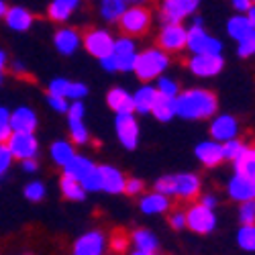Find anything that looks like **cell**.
Instances as JSON below:
<instances>
[{
	"mask_svg": "<svg viewBox=\"0 0 255 255\" xmlns=\"http://www.w3.org/2000/svg\"><path fill=\"white\" fill-rule=\"evenodd\" d=\"M217 96L204 88H190L186 92H180V96L176 98V117L186 121L210 119L217 113Z\"/></svg>",
	"mask_w": 255,
	"mask_h": 255,
	"instance_id": "1",
	"label": "cell"
},
{
	"mask_svg": "<svg viewBox=\"0 0 255 255\" xmlns=\"http://www.w3.org/2000/svg\"><path fill=\"white\" fill-rule=\"evenodd\" d=\"M153 192L163 194L167 198H182L192 200L200 194V178L196 174L182 172V174H169L155 182Z\"/></svg>",
	"mask_w": 255,
	"mask_h": 255,
	"instance_id": "2",
	"label": "cell"
},
{
	"mask_svg": "<svg viewBox=\"0 0 255 255\" xmlns=\"http://www.w3.org/2000/svg\"><path fill=\"white\" fill-rule=\"evenodd\" d=\"M167 66H169V55L165 51H161L159 47H151V49H145L137 55L133 74L143 84H149L151 80H159L163 76V72L167 70Z\"/></svg>",
	"mask_w": 255,
	"mask_h": 255,
	"instance_id": "3",
	"label": "cell"
},
{
	"mask_svg": "<svg viewBox=\"0 0 255 255\" xmlns=\"http://www.w3.org/2000/svg\"><path fill=\"white\" fill-rule=\"evenodd\" d=\"M151 25V10L143 4H129L125 14L119 20V27L125 37H139L149 31Z\"/></svg>",
	"mask_w": 255,
	"mask_h": 255,
	"instance_id": "4",
	"label": "cell"
},
{
	"mask_svg": "<svg viewBox=\"0 0 255 255\" xmlns=\"http://www.w3.org/2000/svg\"><path fill=\"white\" fill-rule=\"evenodd\" d=\"M186 49L192 51V55H221L223 43L217 37H210L202 25H192L188 29Z\"/></svg>",
	"mask_w": 255,
	"mask_h": 255,
	"instance_id": "5",
	"label": "cell"
},
{
	"mask_svg": "<svg viewBox=\"0 0 255 255\" xmlns=\"http://www.w3.org/2000/svg\"><path fill=\"white\" fill-rule=\"evenodd\" d=\"M82 45L92 57H96L98 61L113 55V47H115V37L104 31V29H90L88 33L82 35Z\"/></svg>",
	"mask_w": 255,
	"mask_h": 255,
	"instance_id": "6",
	"label": "cell"
},
{
	"mask_svg": "<svg viewBox=\"0 0 255 255\" xmlns=\"http://www.w3.org/2000/svg\"><path fill=\"white\" fill-rule=\"evenodd\" d=\"M6 147L12 159H18V161L37 159L39 155V141L35 133H12L10 139L6 141Z\"/></svg>",
	"mask_w": 255,
	"mask_h": 255,
	"instance_id": "7",
	"label": "cell"
},
{
	"mask_svg": "<svg viewBox=\"0 0 255 255\" xmlns=\"http://www.w3.org/2000/svg\"><path fill=\"white\" fill-rule=\"evenodd\" d=\"M186 227L190 231L198 233V235H206V233L215 231V227H217L215 210L202 206L200 202L192 204V206L186 210Z\"/></svg>",
	"mask_w": 255,
	"mask_h": 255,
	"instance_id": "8",
	"label": "cell"
},
{
	"mask_svg": "<svg viewBox=\"0 0 255 255\" xmlns=\"http://www.w3.org/2000/svg\"><path fill=\"white\" fill-rule=\"evenodd\" d=\"M198 8L196 0H165L161 4L159 20L161 25H182V20L188 18Z\"/></svg>",
	"mask_w": 255,
	"mask_h": 255,
	"instance_id": "9",
	"label": "cell"
},
{
	"mask_svg": "<svg viewBox=\"0 0 255 255\" xmlns=\"http://www.w3.org/2000/svg\"><path fill=\"white\" fill-rule=\"evenodd\" d=\"M188 43V29L184 25H161V31L157 35V45L161 51L176 53L186 49Z\"/></svg>",
	"mask_w": 255,
	"mask_h": 255,
	"instance_id": "10",
	"label": "cell"
},
{
	"mask_svg": "<svg viewBox=\"0 0 255 255\" xmlns=\"http://www.w3.org/2000/svg\"><path fill=\"white\" fill-rule=\"evenodd\" d=\"M115 133L125 149H137L139 145V121L135 115H119L115 117Z\"/></svg>",
	"mask_w": 255,
	"mask_h": 255,
	"instance_id": "11",
	"label": "cell"
},
{
	"mask_svg": "<svg viewBox=\"0 0 255 255\" xmlns=\"http://www.w3.org/2000/svg\"><path fill=\"white\" fill-rule=\"evenodd\" d=\"M113 55L117 59V66H119V72H125V74H131L135 70V61H137V43L135 39L131 37H117L115 39V47H113Z\"/></svg>",
	"mask_w": 255,
	"mask_h": 255,
	"instance_id": "12",
	"label": "cell"
},
{
	"mask_svg": "<svg viewBox=\"0 0 255 255\" xmlns=\"http://www.w3.org/2000/svg\"><path fill=\"white\" fill-rule=\"evenodd\" d=\"M106 235L102 231H88L80 235L72 247V255H104L106 253Z\"/></svg>",
	"mask_w": 255,
	"mask_h": 255,
	"instance_id": "13",
	"label": "cell"
},
{
	"mask_svg": "<svg viewBox=\"0 0 255 255\" xmlns=\"http://www.w3.org/2000/svg\"><path fill=\"white\" fill-rule=\"evenodd\" d=\"M188 68L198 78H215L223 72L225 59L223 55H192L188 61Z\"/></svg>",
	"mask_w": 255,
	"mask_h": 255,
	"instance_id": "14",
	"label": "cell"
},
{
	"mask_svg": "<svg viewBox=\"0 0 255 255\" xmlns=\"http://www.w3.org/2000/svg\"><path fill=\"white\" fill-rule=\"evenodd\" d=\"M80 45H82V35L74 27H61L53 35V47L59 55L70 57L80 49Z\"/></svg>",
	"mask_w": 255,
	"mask_h": 255,
	"instance_id": "15",
	"label": "cell"
},
{
	"mask_svg": "<svg viewBox=\"0 0 255 255\" xmlns=\"http://www.w3.org/2000/svg\"><path fill=\"white\" fill-rule=\"evenodd\" d=\"M237 133H239V123H237L235 117H231V115H219L210 125L212 141H217L221 145L237 139Z\"/></svg>",
	"mask_w": 255,
	"mask_h": 255,
	"instance_id": "16",
	"label": "cell"
},
{
	"mask_svg": "<svg viewBox=\"0 0 255 255\" xmlns=\"http://www.w3.org/2000/svg\"><path fill=\"white\" fill-rule=\"evenodd\" d=\"M100 172V180H102V192L106 194H125V184H127V176L115 165H98Z\"/></svg>",
	"mask_w": 255,
	"mask_h": 255,
	"instance_id": "17",
	"label": "cell"
},
{
	"mask_svg": "<svg viewBox=\"0 0 255 255\" xmlns=\"http://www.w3.org/2000/svg\"><path fill=\"white\" fill-rule=\"evenodd\" d=\"M106 104H109V109L115 113V117H119V115H135L133 94L127 88H121V86L111 88L109 92H106Z\"/></svg>",
	"mask_w": 255,
	"mask_h": 255,
	"instance_id": "18",
	"label": "cell"
},
{
	"mask_svg": "<svg viewBox=\"0 0 255 255\" xmlns=\"http://www.w3.org/2000/svg\"><path fill=\"white\" fill-rule=\"evenodd\" d=\"M37 125H39V119L31 106H18V109L10 111L12 133H35Z\"/></svg>",
	"mask_w": 255,
	"mask_h": 255,
	"instance_id": "19",
	"label": "cell"
},
{
	"mask_svg": "<svg viewBox=\"0 0 255 255\" xmlns=\"http://www.w3.org/2000/svg\"><path fill=\"white\" fill-rule=\"evenodd\" d=\"M4 23L14 33H27L33 27V23H35V14L29 8H25V6L14 4V6H8L6 16H4Z\"/></svg>",
	"mask_w": 255,
	"mask_h": 255,
	"instance_id": "20",
	"label": "cell"
},
{
	"mask_svg": "<svg viewBox=\"0 0 255 255\" xmlns=\"http://www.w3.org/2000/svg\"><path fill=\"white\" fill-rule=\"evenodd\" d=\"M227 192H229V198L245 204L249 200H255V182L249 180V178H243V176H237L235 174V176L229 180Z\"/></svg>",
	"mask_w": 255,
	"mask_h": 255,
	"instance_id": "21",
	"label": "cell"
},
{
	"mask_svg": "<svg viewBox=\"0 0 255 255\" xmlns=\"http://www.w3.org/2000/svg\"><path fill=\"white\" fill-rule=\"evenodd\" d=\"M194 155L198 157V161L206 167H217L219 163L225 161V155H223V145L217 143V141H200L194 149Z\"/></svg>",
	"mask_w": 255,
	"mask_h": 255,
	"instance_id": "22",
	"label": "cell"
},
{
	"mask_svg": "<svg viewBox=\"0 0 255 255\" xmlns=\"http://www.w3.org/2000/svg\"><path fill=\"white\" fill-rule=\"evenodd\" d=\"M157 90L153 84H143L133 92V106H135V115H151V109L157 100Z\"/></svg>",
	"mask_w": 255,
	"mask_h": 255,
	"instance_id": "23",
	"label": "cell"
},
{
	"mask_svg": "<svg viewBox=\"0 0 255 255\" xmlns=\"http://www.w3.org/2000/svg\"><path fill=\"white\" fill-rule=\"evenodd\" d=\"M94 167H96V163H94L90 157L76 153V157H74L66 167H63L61 172H63V176H68V178H72V180H76V182H82L90 172H94Z\"/></svg>",
	"mask_w": 255,
	"mask_h": 255,
	"instance_id": "24",
	"label": "cell"
},
{
	"mask_svg": "<svg viewBox=\"0 0 255 255\" xmlns=\"http://www.w3.org/2000/svg\"><path fill=\"white\" fill-rule=\"evenodd\" d=\"M80 8L78 0H53L47 6V16L53 23H66L74 16V12Z\"/></svg>",
	"mask_w": 255,
	"mask_h": 255,
	"instance_id": "25",
	"label": "cell"
},
{
	"mask_svg": "<svg viewBox=\"0 0 255 255\" xmlns=\"http://www.w3.org/2000/svg\"><path fill=\"white\" fill-rule=\"evenodd\" d=\"M49 157L55 165H59L61 169L66 167L74 157H76V147L72 141H66V139H57L51 143L49 147Z\"/></svg>",
	"mask_w": 255,
	"mask_h": 255,
	"instance_id": "26",
	"label": "cell"
},
{
	"mask_svg": "<svg viewBox=\"0 0 255 255\" xmlns=\"http://www.w3.org/2000/svg\"><path fill=\"white\" fill-rule=\"evenodd\" d=\"M169 206H172L169 198L163 194H157V192L143 194L139 200V208L143 215H163V212H167Z\"/></svg>",
	"mask_w": 255,
	"mask_h": 255,
	"instance_id": "27",
	"label": "cell"
},
{
	"mask_svg": "<svg viewBox=\"0 0 255 255\" xmlns=\"http://www.w3.org/2000/svg\"><path fill=\"white\" fill-rule=\"evenodd\" d=\"M131 243L135 245V251H143V253H153L157 251L159 247V241H157V235L149 229H137L133 231L131 235Z\"/></svg>",
	"mask_w": 255,
	"mask_h": 255,
	"instance_id": "28",
	"label": "cell"
},
{
	"mask_svg": "<svg viewBox=\"0 0 255 255\" xmlns=\"http://www.w3.org/2000/svg\"><path fill=\"white\" fill-rule=\"evenodd\" d=\"M127 8H129V4L123 2V0H102L98 4V12L106 23H119Z\"/></svg>",
	"mask_w": 255,
	"mask_h": 255,
	"instance_id": "29",
	"label": "cell"
},
{
	"mask_svg": "<svg viewBox=\"0 0 255 255\" xmlns=\"http://www.w3.org/2000/svg\"><path fill=\"white\" fill-rule=\"evenodd\" d=\"M59 190H61V196L66 200H72V202H82V200H86V196H88L80 182L63 176V174L59 178Z\"/></svg>",
	"mask_w": 255,
	"mask_h": 255,
	"instance_id": "30",
	"label": "cell"
},
{
	"mask_svg": "<svg viewBox=\"0 0 255 255\" xmlns=\"http://www.w3.org/2000/svg\"><path fill=\"white\" fill-rule=\"evenodd\" d=\"M151 115L159 123H169L176 117V100L174 98H165V96H157L153 109H151Z\"/></svg>",
	"mask_w": 255,
	"mask_h": 255,
	"instance_id": "31",
	"label": "cell"
},
{
	"mask_svg": "<svg viewBox=\"0 0 255 255\" xmlns=\"http://www.w3.org/2000/svg\"><path fill=\"white\" fill-rule=\"evenodd\" d=\"M227 31H229V35L237 41V43H241L243 39H247L253 31H251V27H249V20H247V16L245 14H235L233 18H229V23H227Z\"/></svg>",
	"mask_w": 255,
	"mask_h": 255,
	"instance_id": "32",
	"label": "cell"
},
{
	"mask_svg": "<svg viewBox=\"0 0 255 255\" xmlns=\"http://www.w3.org/2000/svg\"><path fill=\"white\" fill-rule=\"evenodd\" d=\"M235 174L255 182V147H247L245 153L235 161Z\"/></svg>",
	"mask_w": 255,
	"mask_h": 255,
	"instance_id": "33",
	"label": "cell"
},
{
	"mask_svg": "<svg viewBox=\"0 0 255 255\" xmlns=\"http://www.w3.org/2000/svg\"><path fill=\"white\" fill-rule=\"evenodd\" d=\"M68 129H70V141L74 143V147L90 143V131L84 125V121H68Z\"/></svg>",
	"mask_w": 255,
	"mask_h": 255,
	"instance_id": "34",
	"label": "cell"
},
{
	"mask_svg": "<svg viewBox=\"0 0 255 255\" xmlns=\"http://www.w3.org/2000/svg\"><path fill=\"white\" fill-rule=\"evenodd\" d=\"M155 90H157V94H159V96L174 98V100H176V98L180 96V84H178L174 78L163 76V78H159V80H157Z\"/></svg>",
	"mask_w": 255,
	"mask_h": 255,
	"instance_id": "35",
	"label": "cell"
},
{
	"mask_svg": "<svg viewBox=\"0 0 255 255\" xmlns=\"http://www.w3.org/2000/svg\"><path fill=\"white\" fill-rule=\"evenodd\" d=\"M23 194L29 202H41L47 194V188L41 180H31L25 188H23Z\"/></svg>",
	"mask_w": 255,
	"mask_h": 255,
	"instance_id": "36",
	"label": "cell"
},
{
	"mask_svg": "<svg viewBox=\"0 0 255 255\" xmlns=\"http://www.w3.org/2000/svg\"><path fill=\"white\" fill-rule=\"evenodd\" d=\"M106 245L113 249L115 255H121V253H127V249H129L131 237L127 235V233H123V231H115L113 235H111V239L106 241Z\"/></svg>",
	"mask_w": 255,
	"mask_h": 255,
	"instance_id": "37",
	"label": "cell"
},
{
	"mask_svg": "<svg viewBox=\"0 0 255 255\" xmlns=\"http://www.w3.org/2000/svg\"><path fill=\"white\" fill-rule=\"evenodd\" d=\"M247 149V143H243L241 139H233L229 143H223V155L225 159H231L233 163H235Z\"/></svg>",
	"mask_w": 255,
	"mask_h": 255,
	"instance_id": "38",
	"label": "cell"
},
{
	"mask_svg": "<svg viewBox=\"0 0 255 255\" xmlns=\"http://www.w3.org/2000/svg\"><path fill=\"white\" fill-rule=\"evenodd\" d=\"M237 243L245 251H255V227H241L237 233Z\"/></svg>",
	"mask_w": 255,
	"mask_h": 255,
	"instance_id": "39",
	"label": "cell"
},
{
	"mask_svg": "<svg viewBox=\"0 0 255 255\" xmlns=\"http://www.w3.org/2000/svg\"><path fill=\"white\" fill-rule=\"evenodd\" d=\"M12 129H10V111L6 106H0V145H6L10 139Z\"/></svg>",
	"mask_w": 255,
	"mask_h": 255,
	"instance_id": "40",
	"label": "cell"
},
{
	"mask_svg": "<svg viewBox=\"0 0 255 255\" xmlns=\"http://www.w3.org/2000/svg\"><path fill=\"white\" fill-rule=\"evenodd\" d=\"M68 88H70V80H66V78H53L49 82V86H47V92H49V96H55V98H66L68 96Z\"/></svg>",
	"mask_w": 255,
	"mask_h": 255,
	"instance_id": "41",
	"label": "cell"
},
{
	"mask_svg": "<svg viewBox=\"0 0 255 255\" xmlns=\"http://www.w3.org/2000/svg\"><path fill=\"white\" fill-rule=\"evenodd\" d=\"M82 188L88 192H102V180H100V172H98V165L94 167V172H90L86 178H84L82 182Z\"/></svg>",
	"mask_w": 255,
	"mask_h": 255,
	"instance_id": "42",
	"label": "cell"
},
{
	"mask_svg": "<svg viewBox=\"0 0 255 255\" xmlns=\"http://www.w3.org/2000/svg\"><path fill=\"white\" fill-rule=\"evenodd\" d=\"M239 221H241V227H255V200H249V202L241 204Z\"/></svg>",
	"mask_w": 255,
	"mask_h": 255,
	"instance_id": "43",
	"label": "cell"
},
{
	"mask_svg": "<svg viewBox=\"0 0 255 255\" xmlns=\"http://www.w3.org/2000/svg\"><path fill=\"white\" fill-rule=\"evenodd\" d=\"M88 96V86L84 82H70V88H68V100L70 102H82L84 98Z\"/></svg>",
	"mask_w": 255,
	"mask_h": 255,
	"instance_id": "44",
	"label": "cell"
},
{
	"mask_svg": "<svg viewBox=\"0 0 255 255\" xmlns=\"http://www.w3.org/2000/svg\"><path fill=\"white\" fill-rule=\"evenodd\" d=\"M145 190V182L141 178H127V184H125V194L129 196H139L143 194Z\"/></svg>",
	"mask_w": 255,
	"mask_h": 255,
	"instance_id": "45",
	"label": "cell"
},
{
	"mask_svg": "<svg viewBox=\"0 0 255 255\" xmlns=\"http://www.w3.org/2000/svg\"><path fill=\"white\" fill-rule=\"evenodd\" d=\"M237 53H239L241 57H251V55H255V33H251L247 39L241 41L239 47H237Z\"/></svg>",
	"mask_w": 255,
	"mask_h": 255,
	"instance_id": "46",
	"label": "cell"
},
{
	"mask_svg": "<svg viewBox=\"0 0 255 255\" xmlns=\"http://www.w3.org/2000/svg\"><path fill=\"white\" fill-rule=\"evenodd\" d=\"M47 104H49V109L59 113V115H68L70 111V100L66 98H55V96H47Z\"/></svg>",
	"mask_w": 255,
	"mask_h": 255,
	"instance_id": "47",
	"label": "cell"
},
{
	"mask_svg": "<svg viewBox=\"0 0 255 255\" xmlns=\"http://www.w3.org/2000/svg\"><path fill=\"white\" fill-rule=\"evenodd\" d=\"M12 165V155L6 145H0V178H2Z\"/></svg>",
	"mask_w": 255,
	"mask_h": 255,
	"instance_id": "48",
	"label": "cell"
},
{
	"mask_svg": "<svg viewBox=\"0 0 255 255\" xmlns=\"http://www.w3.org/2000/svg\"><path fill=\"white\" fill-rule=\"evenodd\" d=\"M84 117H86V106H84V102H70L68 121H84Z\"/></svg>",
	"mask_w": 255,
	"mask_h": 255,
	"instance_id": "49",
	"label": "cell"
},
{
	"mask_svg": "<svg viewBox=\"0 0 255 255\" xmlns=\"http://www.w3.org/2000/svg\"><path fill=\"white\" fill-rule=\"evenodd\" d=\"M169 227L176 231H182L186 227V212H182V210L172 212V215H169Z\"/></svg>",
	"mask_w": 255,
	"mask_h": 255,
	"instance_id": "50",
	"label": "cell"
},
{
	"mask_svg": "<svg viewBox=\"0 0 255 255\" xmlns=\"http://www.w3.org/2000/svg\"><path fill=\"white\" fill-rule=\"evenodd\" d=\"M100 68H102L104 72H109V74L119 72V66H117V59H115V55H109V57L100 59Z\"/></svg>",
	"mask_w": 255,
	"mask_h": 255,
	"instance_id": "51",
	"label": "cell"
},
{
	"mask_svg": "<svg viewBox=\"0 0 255 255\" xmlns=\"http://www.w3.org/2000/svg\"><path fill=\"white\" fill-rule=\"evenodd\" d=\"M20 167H23V172L27 174H35L39 169V161L37 159H27V161H20Z\"/></svg>",
	"mask_w": 255,
	"mask_h": 255,
	"instance_id": "52",
	"label": "cell"
},
{
	"mask_svg": "<svg viewBox=\"0 0 255 255\" xmlns=\"http://www.w3.org/2000/svg\"><path fill=\"white\" fill-rule=\"evenodd\" d=\"M251 6H253V4L249 2V0H235V2H233V8L239 10V12H249Z\"/></svg>",
	"mask_w": 255,
	"mask_h": 255,
	"instance_id": "53",
	"label": "cell"
},
{
	"mask_svg": "<svg viewBox=\"0 0 255 255\" xmlns=\"http://www.w3.org/2000/svg\"><path fill=\"white\" fill-rule=\"evenodd\" d=\"M200 204L212 210V208L217 206V198H215V196H210V194H206V196H200Z\"/></svg>",
	"mask_w": 255,
	"mask_h": 255,
	"instance_id": "54",
	"label": "cell"
},
{
	"mask_svg": "<svg viewBox=\"0 0 255 255\" xmlns=\"http://www.w3.org/2000/svg\"><path fill=\"white\" fill-rule=\"evenodd\" d=\"M10 70H12L14 74H27V68H25L23 61H12V63H10Z\"/></svg>",
	"mask_w": 255,
	"mask_h": 255,
	"instance_id": "55",
	"label": "cell"
},
{
	"mask_svg": "<svg viewBox=\"0 0 255 255\" xmlns=\"http://www.w3.org/2000/svg\"><path fill=\"white\" fill-rule=\"evenodd\" d=\"M245 16H247V20H249V27H251V31L255 33V4L249 8V12H247Z\"/></svg>",
	"mask_w": 255,
	"mask_h": 255,
	"instance_id": "56",
	"label": "cell"
},
{
	"mask_svg": "<svg viewBox=\"0 0 255 255\" xmlns=\"http://www.w3.org/2000/svg\"><path fill=\"white\" fill-rule=\"evenodd\" d=\"M6 63H8V55H6L4 49H0V76H2V72H4V68H6Z\"/></svg>",
	"mask_w": 255,
	"mask_h": 255,
	"instance_id": "57",
	"label": "cell"
},
{
	"mask_svg": "<svg viewBox=\"0 0 255 255\" xmlns=\"http://www.w3.org/2000/svg\"><path fill=\"white\" fill-rule=\"evenodd\" d=\"M6 10H8V4L0 0V18H4V16H6Z\"/></svg>",
	"mask_w": 255,
	"mask_h": 255,
	"instance_id": "58",
	"label": "cell"
},
{
	"mask_svg": "<svg viewBox=\"0 0 255 255\" xmlns=\"http://www.w3.org/2000/svg\"><path fill=\"white\" fill-rule=\"evenodd\" d=\"M131 255H153V253H143V251H133Z\"/></svg>",
	"mask_w": 255,
	"mask_h": 255,
	"instance_id": "59",
	"label": "cell"
},
{
	"mask_svg": "<svg viewBox=\"0 0 255 255\" xmlns=\"http://www.w3.org/2000/svg\"><path fill=\"white\" fill-rule=\"evenodd\" d=\"M2 82H4V76H0V86H2Z\"/></svg>",
	"mask_w": 255,
	"mask_h": 255,
	"instance_id": "60",
	"label": "cell"
},
{
	"mask_svg": "<svg viewBox=\"0 0 255 255\" xmlns=\"http://www.w3.org/2000/svg\"><path fill=\"white\" fill-rule=\"evenodd\" d=\"M104 255H115V253H104Z\"/></svg>",
	"mask_w": 255,
	"mask_h": 255,
	"instance_id": "61",
	"label": "cell"
}]
</instances>
